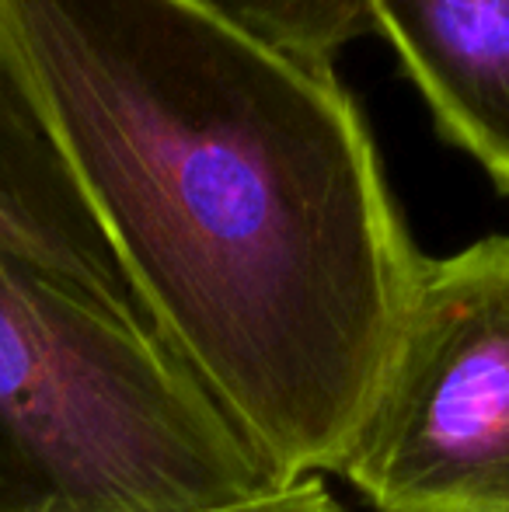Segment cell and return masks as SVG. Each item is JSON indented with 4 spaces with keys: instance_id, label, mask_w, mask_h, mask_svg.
<instances>
[{
    "instance_id": "obj_1",
    "label": "cell",
    "mask_w": 509,
    "mask_h": 512,
    "mask_svg": "<svg viewBox=\"0 0 509 512\" xmlns=\"http://www.w3.org/2000/svg\"><path fill=\"white\" fill-rule=\"evenodd\" d=\"M0 77L157 338L286 478L339 471L426 255L335 70L213 0H0Z\"/></svg>"
},
{
    "instance_id": "obj_2",
    "label": "cell",
    "mask_w": 509,
    "mask_h": 512,
    "mask_svg": "<svg viewBox=\"0 0 509 512\" xmlns=\"http://www.w3.org/2000/svg\"><path fill=\"white\" fill-rule=\"evenodd\" d=\"M290 481L147 321L0 248V512H213Z\"/></svg>"
},
{
    "instance_id": "obj_3",
    "label": "cell",
    "mask_w": 509,
    "mask_h": 512,
    "mask_svg": "<svg viewBox=\"0 0 509 512\" xmlns=\"http://www.w3.org/2000/svg\"><path fill=\"white\" fill-rule=\"evenodd\" d=\"M339 474L377 512H509V234L422 262Z\"/></svg>"
},
{
    "instance_id": "obj_4",
    "label": "cell",
    "mask_w": 509,
    "mask_h": 512,
    "mask_svg": "<svg viewBox=\"0 0 509 512\" xmlns=\"http://www.w3.org/2000/svg\"><path fill=\"white\" fill-rule=\"evenodd\" d=\"M384 35L447 143L509 196V0H377Z\"/></svg>"
},
{
    "instance_id": "obj_5",
    "label": "cell",
    "mask_w": 509,
    "mask_h": 512,
    "mask_svg": "<svg viewBox=\"0 0 509 512\" xmlns=\"http://www.w3.org/2000/svg\"><path fill=\"white\" fill-rule=\"evenodd\" d=\"M0 248L143 317L123 265L35 115L0 77Z\"/></svg>"
},
{
    "instance_id": "obj_6",
    "label": "cell",
    "mask_w": 509,
    "mask_h": 512,
    "mask_svg": "<svg viewBox=\"0 0 509 512\" xmlns=\"http://www.w3.org/2000/svg\"><path fill=\"white\" fill-rule=\"evenodd\" d=\"M283 53L335 70L349 42L374 35L377 0H213Z\"/></svg>"
},
{
    "instance_id": "obj_7",
    "label": "cell",
    "mask_w": 509,
    "mask_h": 512,
    "mask_svg": "<svg viewBox=\"0 0 509 512\" xmlns=\"http://www.w3.org/2000/svg\"><path fill=\"white\" fill-rule=\"evenodd\" d=\"M213 512H346L339 506L332 492H328L325 481L318 478H297L286 488L262 499L241 502V506H227V509H213Z\"/></svg>"
}]
</instances>
